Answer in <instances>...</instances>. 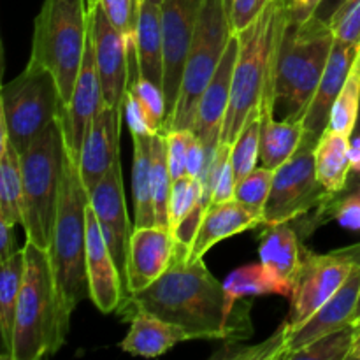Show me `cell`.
Segmentation results:
<instances>
[{"mask_svg": "<svg viewBox=\"0 0 360 360\" xmlns=\"http://www.w3.org/2000/svg\"><path fill=\"white\" fill-rule=\"evenodd\" d=\"M104 105V95H102L97 63H95L94 39H91L90 28L72 97H70L69 104L63 105L62 111H60L65 148L76 162L79 160L81 148H83L84 137L90 130L91 122Z\"/></svg>", "mask_w": 360, "mask_h": 360, "instance_id": "5bb4252c", "label": "cell"}, {"mask_svg": "<svg viewBox=\"0 0 360 360\" xmlns=\"http://www.w3.org/2000/svg\"><path fill=\"white\" fill-rule=\"evenodd\" d=\"M357 320H360V297L357 302V308H355V313H354V322H357Z\"/></svg>", "mask_w": 360, "mask_h": 360, "instance_id": "816d5d0a", "label": "cell"}, {"mask_svg": "<svg viewBox=\"0 0 360 360\" xmlns=\"http://www.w3.org/2000/svg\"><path fill=\"white\" fill-rule=\"evenodd\" d=\"M207 164V153L204 148L202 141L197 137V134L190 132L188 137V151H186V174L192 178H199L202 176L204 169Z\"/></svg>", "mask_w": 360, "mask_h": 360, "instance_id": "ee69618b", "label": "cell"}, {"mask_svg": "<svg viewBox=\"0 0 360 360\" xmlns=\"http://www.w3.org/2000/svg\"><path fill=\"white\" fill-rule=\"evenodd\" d=\"M355 134H360V115H359V123H357V129H355Z\"/></svg>", "mask_w": 360, "mask_h": 360, "instance_id": "9f6ffc18", "label": "cell"}, {"mask_svg": "<svg viewBox=\"0 0 360 360\" xmlns=\"http://www.w3.org/2000/svg\"><path fill=\"white\" fill-rule=\"evenodd\" d=\"M11 360H39L63 347L70 315L63 309L48 250L27 241Z\"/></svg>", "mask_w": 360, "mask_h": 360, "instance_id": "277c9868", "label": "cell"}, {"mask_svg": "<svg viewBox=\"0 0 360 360\" xmlns=\"http://www.w3.org/2000/svg\"><path fill=\"white\" fill-rule=\"evenodd\" d=\"M269 2L271 0H232V7H231L232 32L238 34V32L245 30L248 25H252L253 21L259 18V14L266 9Z\"/></svg>", "mask_w": 360, "mask_h": 360, "instance_id": "7bdbcfd3", "label": "cell"}, {"mask_svg": "<svg viewBox=\"0 0 360 360\" xmlns=\"http://www.w3.org/2000/svg\"><path fill=\"white\" fill-rule=\"evenodd\" d=\"M352 345H354V326H348L338 333L323 336L313 341L308 347L294 352L287 360H348Z\"/></svg>", "mask_w": 360, "mask_h": 360, "instance_id": "e575fe53", "label": "cell"}, {"mask_svg": "<svg viewBox=\"0 0 360 360\" xmlns=\"http://www.w3.org/2000/svg\"><path fill=\"white\" fill-rule=\"evenodd\" d=\"M273 176L274 171L260 165L236 185V200H239L243 206L248 207L252 213H255L262 220L266 204L271 195V188H273Z\"/></svg>", "mask_w": 360, "mask_h": 360, "instance_id": "836d02e7", "label": "cell"}, {"mask_svg": "<svg viewBox=\"0 0 360 360\" xmlns=\"http://www.w3.org/2000/svg\"><path fill=\"white\" fill-rule=\"evenodd\" d=\"M136 51L141 76L162 86L164 83L162 7L148 0H141L136 28Z\"/></svg>", "mask_w": 360, "mask_h": 360, "instance_id": "cb8c5ba5", "label": "cell"}, {"mask_svg": "<svg viewBox=\"0 0 360 360\" xmlns=\"http://www.w3.org/2000/svg\"><path fill=\"white\" fill-rule=\"evenodd\" d=\"M97 4H98V0H88V7H90V11L94 9V7L97 6Z\"/></svg>", "mask_w": 360, "mask_h": 360, "instance_id": "f5cc1de1", "label": "cell"}, {"mask_svg": "<svg viewBox=\"0 0 360 360\" xmlns=\"http://www.w3.org/2000/svg\"><path fill=\"white\" fill-rule=\"evenodd\" d=\"M350 164L352 174L360 172V134H354L350 137Z\"/></svg>", "mask_w": 360, "mask_h": 360, "instance_id": "c3c4849f", "label": "cell"}, {"mask_svg": "<svg viewBox=\"0 0 360 360\" xmlns=\"http://www.w3.org/2000/svg\"><path fill=\"white\" fill-rule=\"evenodd\" d=\"M352 326H354V345H352L348 360H360V320L352 322Z\"/></svg>", "mask_w": 360, "mask_h": 360, "instance_id": "681fc988", "label": "cell"}, {"mask_svg": "<svg viewBox=\"0 0 360 360\" xmlns=\"http://www.w3.org/2000/svg\"><path fill=\"white\" fill-rule=\"evenodd\" d=\"M25 273V248L18 250L6 262L0 264V336H2V359L13 355L16 313L20 302Z\"/></svg>", "mask_w": 360, "mask_h": 360, "instance_id": "f1b7e54d", "label": "cell"}, {"mask_svg": "<svg viewBox=\"0 0 360 360\" xmlns=\"http://www.w3.org/2000/svg\"><path fill=\"white\" fill-rule=\"evenodd\" d=\"M65 139L60 116L21 153L23 229L27 241L49 250L62 192Z\"/></svg>", "mask_w": 360, "mask_h": 360, "instance_id": "8992f818", "label": "cell"}, {"mask_svg": "<svg viewBox=\"0 0 360 360\" xmlns=\"http://www.w3.org/2000/svg\"><path fill=\"white\" fill-rule=\"evenodd\" d=\"M304 122H283L274 118L273 91H267L262 102V130H260V165L276 171L301 146Z\"/></svg>", "mask_w": 360, "mask_h": 360, "instance_id": "603a6c76", "label": "cell"}, {"mask_svg": "<svg viewBox=\"0 0 360 360\" xmlns=\"http://www.w3.org/2000/svg\"><path fill=\"white\" fill-rule=\"evenodd\" d=\"M112 27L125 37L127 51L136 49V28L141 0H98Z\"/></svg>", "mask_w": 360, "mask_h": 360, "instance_id": "8d00e7d4", "label": "cell"}, {"mask_svg": "<svg viewBox=\"0 0 360 360\" xmlns=\"http://www.w3.org/2000/svg\"><path fill=\"white\" fill-rule=\"evenodd\" d=\"M204 0H164L162 4V34H164V88L167 115L174 112L181 88L183 70ZM164 123V127H165Z\"/></svg>", "mask_w": 360, "mask_h": 360, "instance_id": "7c38bea8", "label": "cell"}, {"mask_svg": "<svg viewBox=\"0 0 360 360\" xmlns=\"http://www.w3.org/2000/svg\"><path fill=\"white\" fill-rule=\"evenodd\" d=\"M90 28L104 104L123 109L130 79L125 37L112 27L101 4L90 11Z\"/></svg>", "mask_w": 360, "mask_h": 360, "instance_id": "4fadbf2b", "label": "cell"}, {"mask_svg": "<svg viewBox=\"0 0 360 360\" xmlns=\"http://www.w3.org/2000/svg\"><path fill=\"white\" fill-rule=\"evenodd\" d=\"M90 193L84 188L77 162L65 153L62 192L53 229L49 259L63 309L69 315L90 297L86 273V210Z\"/></svg>", "mask_w": 360, "mask_h": 360, "instance_id": "5b68a950", "label": "cell"}, {"mask_svg": "<svg viewBox=\"0 0 360 360\" xmlns=\"http://www.w3.org/2000/svg\"><path fill=\"white\" fill-rule=\"evenodd\" d=\"M123 116L129 125L130 136H155L162 132L160 127L155 123L153 116L146 109V105L141 102V98L132 90H127L125 102H123Z\"/></svg>", "mask_w": 360, "mask_h": 360, "instance_id": "ab89813d", "label": "cell"}, {"mask_svg": "<svg viewBox=\"0 0 360 360\" xmlns=\"http://www.w3.org/2000/svg\"><path fill=\"white\" fill-rule=\"evenodd\" d=\"M224 290L229 309L234 311L238 302L250 295H281L290 299L292 281L280 276L266 264H248L229 274L224 281Z\"/></svg>", "mask_w": 360, "mask_h": 360, "instance_id": "d4e9b609", "label": "cell"}, {"mask_svg": "<svg viewBox=\"0 0 360 360\" xmlns=\"http://www.w3.org/2000/svg\"><path fill=\"white\" fill-rule=\"evenodd\" d=\"M225 4H227V9H229V14H231V7H232V0H225Z\"/></svg>", "mask_w": 360, "mask_h": 360, "instance_id": "db71d44e", "label": "cell"}, {"mask_svg": "<svg viewBox=\"0 0 360 360\" xmlns=\"http://www.w3.org/2000/svg\"><path fill=\"white\" fill-rule=\"evenodd\" d=\"M62 108L55 76L34 60H28L21 74L4 84L0 94V120L20 153L58 118Z\"/></svg>", "mask_w": 360, "mask_h": 360, "instance_id": "9c48e42d", "label": "cell"}, {"mask_svg": "<svg viewBox=\"0 0 360 360\" xmlns=\"http://www.w3.org/2000/svg\"><path fill=\"white\" fill-rule=\"evenodd\" d=\"M90 32L88 0H44L34 21L30 60L51 70L69 104Z\"/></svg>", "mask_w": 360, "mask_h": 360, "instance_id": "52a82bcc", "label": "cell"}, {"mask_svg": "<svg viewBox=\"0 0 360 360\" xmlns=\"http://www.w3.org/2000/svg\"><path fill=\"white\" fill-rule=\"evenodd\" d=\"M132 199L134 229L157 225L151 190V137L132 136Z\"/></svg>", "mask_w": 360, "mask_h": 360, "instance_id": "f546056e", "label": "cell"}, {"mask_svg": "<svg viewBox=\"0 0 360 360\" xmlns=\"http://www.w3.org/2000/svg\"><path fill=\"white\" fill-rule=\"evenodd\" d=\"M232 35L234 32L225 0H204L186 56L178 102L162 132L193 130L200 97L217 72Z\"/></svg>", "mask_w": 360, "mask_h": 360, "instance_id": "ba28073f", "label": "cell"}, {"mask_svg": "<svg viewBox=\"0 0 360 360\" xmlns=\"http://www.w3.org/2000/svg\"><path fill=\"white\" fill-rule=\"evenodd\" d=\"M357 186H360V172H359V174H350V179H348L347 190L357 188Z\"/></svg>", "mask_w": 360, "mask_h": 360, "instance_id": "f907efd6", "label": "cell"}, {"mask_svg": "<svg viewBox=\"0 0 360 360\" xmlns=\"http://www.w3.org/2000/svg\"><path fill=\"white\" fill-rule=\"evenodd\" d=\"M130 329L120 348L137 357L155 359L164 355L181 341H190L192 336L181 326L167 322L148 311H136L130 316Z\"/></svg>", "mask_w": 360, "mask_h": 360, "instance_id": "7402d4cb", "label": "cell"}, {"mask_svg": "<svg viewBox=\"0 0 360 360\" xmlns=\"http://www.w3.org/2000/svg\"><path fill=\"white\" fill-rule=\"evenodd\" d=\"M260 262L276 271L280 276L294 281L301 266L302 243L292 221L266 225L259 241Z\"/></svg>", "mask_w": 360, "mask_h": 360, "instance_id": "484cf974", "label": "cell"}, {"mask_svg": "<svg viewBox=\"0 0 360 360\" xmlns=\"http://www.w3.org/2000/svg\"><path fill=\"white\" fill-rule=\"evenodd\" d=\"M0 218L11 225L23 224V172L21 153L9 139L0 120Z\"/></svg>", "mask_w": 360, "mask_h": 360, "instance_id": "83f0119b", "label": "cell"}, {"mask_svg": "<svg viewBox=\"0 0 360 360\" xmlns=\"http://www.w3.org/2000/svg\"><path fill=\"white\" fill-rule=\"evenodd\" d=\"M334 37L347 44H360V0H347L329 20Z\"/></svg>", "mask_w": 360, "mask_h": 360, "instance_id": "74e56055", "label": "cell"}, {"mask_svg": "<svg viewBox=\"0 0 360 360\" xmlns=\"http://www.w3.org/2000/svg\"><path fill=\"white\" fill-rule=\"evenodd\" d=\"M260 130H262V109L250 116L238 139L232 143L231 160L238 181L246 178L257 167L260 158Z\"/></svg>", "mask_w": 360, "mask_h": 360, "instance_id": "d6a6232c", "label": "cell"}, {"mask_svg": "<svg viewBox=\"0 0 360 360\" xmlns=\"http://www.w3.org/2000/svg\"><path fill=\"white\" fill-rule=\"evenodd\" d=\"M129 88L141 98V102L146 105V109L150 111V115L153 116L155 123L160 127V130H164L165 115H167V102H165L164 88L151 83L150 79H146V77L143 76L130 77Z\"/></svg>", "mask_w": 360, "mask_h": 360, "instance_id": "f35d334b", "label": "cell"}, {"mask_svg": "<svg viewBox=\"0 0 360 360\" xmlns=\"http://www.w3.org/2000/svg\"><path fill=\"white\" fill-rule=\"evenodd\" d=\"M323 0H287V14L292 23H304L313 18Z\"/></svg>", "mask_w": 360, "mask_h": 360, "instance_id": "f6af8a7d", "label": "cell"}, {"mask_svg": "<svg viewBox=\"0 0 360 360\" xmlns=\"http://www.w3.org/2000/svg\"><path fill=\"white\" fill-rule=\"evenodd\" d=\"M176 253L178 241L171 229L160 225L134 229L127 253V292L136 294L150 287L172 266Z\"/></svg>", "mask_w": 360, "mask_h": 360, "instance_id": "2e32d148", "label": "cell"}, {"mask_svg": "<svg viewBox=\"0 0 360 360\" xmlns=\"http://www.w3.org/2000/svg\"><path fill=\"white\" fill-rule=\"evenodd\" d=\"M122 118L123 109L104 105L95 115L90 130L84 137L77 167H79L81 179L88 193L102 181V178L120 158Z\"/></svg>", "mask_w": 360, "mask_h": 360, "instance_id": "d6986e66", "label": "cell"}, {"mask_svg": "<svg viewBox=\"0 0 360 360\" xmlns=\"http://www.w3.org/2000/svg\"><path fill=\"white\" fill-rule=\"evenodd\" d=\"M148 311L188 330L192 340H248L253 333L250 304L241 299L231 311L224 283L217 280L202 259H176L172 266L144 290L123 297L118 311L130 316Z\"/></svg>", "mask_w": 360, "mask_h": 360, "instance_id": "6da1fadb", "label": "cell"}, {"mask_svg": "<svg viewBox=\"0 0 360 360\" xmlns=\"http://www.w3.org/2000/svg\"><path fill=\"white\" fill-rule=\"evenodd\" d=\"M319 139L304 132L297 151L274 171L273 188L264 211V225L295 221L336 202V193L327 192L316 178L315 150Z\"/></svg>", "mask_w": 360, "mask_h": 360, "instance_id": "30bf717a", "label": "cell"}, {"mask_svg": "<svg viewBox=\"0 0 360 360\" xmlns=\"http://www.w3.org/2000/svg\"><path fill=\"white\" fill-rule=\"evenodd\" d=\"M359 53L360 44H347V42H341L338 39L334 41L329 62L323 70L315 97H313L311 104H309L308 111L302 118L306 132L320 137L327 130L334 102H336L341 88H343Z\"/></svg>", "mask_w": 360, "mask_h": 360, "instance_id": "ffe728a7", "label": "cell"}, {"mask_svg": "<svg viewBox=\"0 0 360 360\" xmlns=\"http://www.w3.org/2000/svg\"><path fill=\"white\" fill-rule=\"evenodd\" d=\"M333 220L347 231L360 232V186L345 190L333 206Z\"/></svg>", "mask_w": 360, "mask_h": 360, "instance_id": "60d3db41", "label": "cell"}, {"mask_svg": "<svg viewBox=\"0 0 360 360\" xmlns=\"http://www.w3.org/2000/svg\"><path fill=\"white\" fill-rule=\"evenodd\" d=\"M151 190H153L157 225L169 229V199H171L172 190V176L169 171L165 132H157L151 136Z\"/></svg>", "mask_w": 360, "mask_h": 360, "instance_id": "4dcf8cb0", "label": "cell"}, {"mask_svg": "<svg viewBox=\"0 0 360 360\" xmlns=\"http://www.w3.org/2000/svg\"><path fill=\"white\" fill-rule=\"evenodd\" d=\"M287 20V0H271L252 25L238 32L239 53L221 143H234L250 116L262 109L267 91H273L274 63Z\"/></svg>", "mask_w": 360, "mask_h": 360, "instance_id": "7a4b0ae2", "label": "cell"}, {"mask_svg": "<svg viewBox=\"0 0 360 360\" xmlns=\"http://www.w3.org/2000/svg\"><path fill=\"white\" fill-rule=\"evenodd\" d=\"M204 195V186L199 178L183 176L172 181L171 199H169V229L176 231L179 224L193 211ZM207 199V197H206Z\"/></svg>", "mask_w": 360, "mask_h": 360, "instance_id": "d590c367", "label": "cell"}, {"mask_svg": "<svg viewBox=\"0 0 360 360\" xmlns=\"http://www.w3.org/2000/svg\"><path fill=\"white\" fill-rule=\"evenodd\" d=\"M316 178L330 193H343L352 174L350 137L327 129L320 136L315 150Z\"/></svg>", "mask_w": 360, "mask_h": 360, "instance_id": "4316f807", "label": "cell"}, {"mask_svg": "<svg viewBox=\"0 0 360 360\" xmlns=\"http://www.w3.org/2000/svg\"><path fill=\"white\" fill-rule=\"evenodd\" d=\"M192 130H169L165 132L167 143V162L172 181L186 174V151H188V137Z\"/></svg>", "mask_w": 360, "mask_h": 360, "instance_id": "b9f144b4", "label": "cell"}, {"mask_svg": "<svg viewBox=\"0 0 360 360\" xmlns=\"http://www.w3.org/2000/svg\"><path fill=\"white\" fill-rule=\"evenodd\" d=\"M334 41L329 21L313 16L297 25L287 20L273 72L274 118L283 122L304 118L329 62Z\"/></svg>", "mask_w": 360, "mask_h": 360, "instance_id": "3957f363", "label": "cell"}, {"mask_svg": "<svg viewBox=\"0 0 360 360\" xmlns=\"http://www.w3.org/2000/svg\"><path fill=\"white\" fill-rule=\"evenodd\" d=\"M360 115V53L355 58L354 67L338 95L330 111L329 127L334 132L352 137L355 134Z\"/></svg>", "mask_w": 360, "mask_h": 360, "instance_id": "1f68e13d", "label": "cell"}, {"mask_svg": "<svg viewBox=\"0 0 360 360\" xmlns=\"http://www.w3.org/2000/svg\"><path fill=\"white\" fill-rule=\"evenodd\" d=\"M238 53L239 37L238 34H234L229 41L217 72L211 77L210 84L206 86L199 102L193 132L197 134V137L202 141L204 148H206L207 162H211L221 143V130H224L225 115H227L229 102H231L232 74H234Z\"/></svg>", "mask_w": 360, "mask_h": 360, "instance_id": "e0dca14e", "label": "cell"}, {"mask_svg": "<svg viewBox=\"0 0 360 360\" xmlns=\"http://www.w3.org/2000/svg\"><path fill=\"white\" fill-rule=\"evenodd\" d=\"M13 231L14 225L0 218V264L6 262L11 255H14L20 250L16 248V238H14Z\"/></svg>", "mask_w": 360, "mask_h": 360, "instance_id": "bcb514c9", "label": "cell"}, {"mask_svg": "<svg viewBox=\"0 0 360 360\" xmlns=\"http://www.w3.org/2000/svg\"><path fill=\"white\" fill-rule=\"evenodd\" d=\"M264 225V220L243 206L239 200L232 199L227 202H211L204 213L197 234L193 238L188 252V262L199 260L213 248L217 243L232 236Z\"/></svg>", "mask_w": 360, "mask_h": 360, "instance_id": "44dd1931", "label": "cell"}, {"mask_svg": "<svg viewBox=\"0 0 360 360\" xmlns=\"http://www.w3.org/2000/svg\"><path fill=\"white\" fill-rule=\"evenodd\" d=\"M359 264L360 243L343 250H334L326 255L309 252L302 245L301 266L292 281L290 309L287 320L278 327V330L290 333L304 323L340 290Z\"/></svg>", "mask_w": 360, "mask_h": 360, "instance_id": "8fae6325", "label": "cell"}, {"mask_svg": "<svg viewBox=\"0 0 360 360\" xmlns=\"http://www.w3.org/2000/svg\"><path fill=\"white\" fill-rule=\"evenodd\" d=\"M345 2H347V0H323V2L320 4V7H319V11H316L315 16L320 18V20H323V21H329L330 16H333V14L336 13V11L340 9Z\"/></svg>", "mask_w": 360, "mask_h": 360, "instance_id": "7dc6e473", "label": "cell"}, {"mask_svg": "<svg viewBox=\"0 0 360 360\" xmlns=\"http://www.w3.org/2000/svg\"><path fill=\"white\" fill-rule=\"evenodd\" d=\"M86 273L90 299L98 311H118L125 297V283L91 206L86 210Z\"/></svg>", "mask_w": 360, "mask_h": 360, "instance_id": "ac0fdd59", "label": "cell"}, {"mask_svg": "<svg viewBox=\"0 0 360 360\" xmlns=\"http://www.w3.org/2000/svg\"><path fill=\"white\" fill-rule=\"evenodd\" d=\"M90 206L97 217L109 252L125 283L127 253H129V243L134 229L130 227L129 213H127L120 158L102 178V181L90 192Z\"/></svg>", "mask_w": 360, "mask_h": 360, "instance_id": "9a60e30c", "label": "cell"}, {"mask_svg": "<svg viewBox=\"0 0 360 360\" xmlns=\"http://www.w3.org/2000/svg\"><path fill=\"white\" fill-rule=\"evenodd\" d=\"M148 2H153V4H157V6H162V4H164V0H148Z\"/></svg>", "mask_w": 360, "mask_h": 360, "instance_id": "11a10c76", "label": "cell"}]
</instances>
